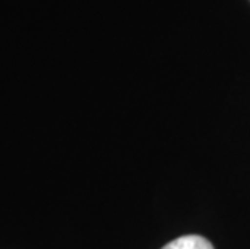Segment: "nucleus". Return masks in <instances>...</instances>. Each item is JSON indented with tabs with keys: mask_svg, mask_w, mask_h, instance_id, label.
Here are the masks:
<instances>
[{
	"mask_svg": "<svg viewBox=\"0 0 250 249\" xmlns=\"http://www.w3.org/2000/svg\"><path fill=\"white\" fill-rule=\"evenodd\" d=\"M162 249H213L211 243L199 235H184L179 236Z\"/></svg>",
	"mask_w": 250,
	"mask_h": 249,
	"instance_id": "1",
	"label": "nucleus"
}]
</instances>
